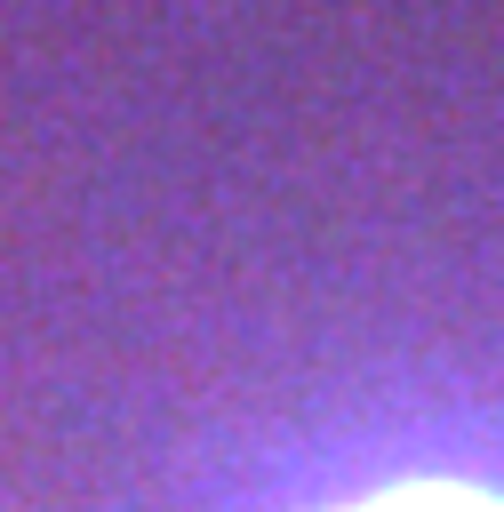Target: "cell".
<instances>
[{"mask_svg": "<svg viewBox=\"0 0 504 512\" xmlns=\"http://www.w3.org/2000/svg\"><path fill=\"white\" fill-rule=\"evenodd\" d=\"M328 512H504V496L464 488V480H400V488H376V496H352Z\"/></svg>", "mask_w": 504, "mask_h": 512, "instance_id": "cell-1", "label": "cell"}]
</instances>
